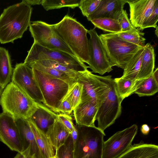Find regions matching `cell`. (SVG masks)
Segmentation results:
<instances>
[{
	"label": "cell",
	"instance_id": "4316f807",
	"mask_svg": "<svg viewBox=\"0 0 158 158\" xmlns=\"http://www.w3.org/2000/svg\"><path fill=\"white\" fill-rule=\"evenodd\" d=\"M90 21L95 28H97L110 33H116L121 31L119 21L109 18H99L91 20Z\"/></svg>",
	"mask_w": 158,
	"mask_h": 158
},
{
	"label": "cell",
	"instance_id": "d4e9b609",
	"mask_svg": "<svg viewBox=\"0 0 158 158\" xmlns=\"http://www.w3.org/2000/svg\"><path fill=\"white\" fill-rule=\"evenodd\" d=\"M13 72L8 51L0 47V84L4 88L10 82Z\"/></svg>",
	"mask_w": 158,
	"mask_h": 158
},
{
	"label": "cell",
	"instance_id": "f1b7e54d",
	"mask_svg": "<svg viewBox=\"0 0 158 158\" xmlns=\"http://www.w3.org/2000/svg\"><path fill=\"white\" fill-rule=\"evenodd\" d=\"M80 0H44L41 5L47 11L64 7L74 9L78 7Z\"/></svg>",
	"mask_w": 158,
	"mask_h": 158
},
{
	"label": "cell",
	"instance_id": "cb8c5ba5",
	"mask_svg": "<svg viewBox=\"0 0 158 158\" xmlns=\"http://www.w3.org/2000/svg\"><path fill=\"white\" fill-rule=\"evenodd\" d=\"M144 79L134 81L122 77L114 79L117 91L122 100L135 93Z\"/></svg>",
	"mask_w": 158,
	"mask_h": 158
},
{
	"label": "cell",
	"instance_id": "8992f818",
	"mask_svg": "<svg viewBox=\"0 0 158 158\" xmlns=\"http://www.w3.org/2000/svg\"><path fill=\"white\" fill-rule=\"evenodd\" d=\"M99 36L112 67L124 69L128 61L143 46L125 41L117 33L101 34Z\"/></svg>",
	"mask_w": 158,
	"mask_h": 158
},
{
	"label": "cell",
	"instance_id": "7c38bea8",
	"mask_svg": "<svg viewBox=\"0 0 158 158\" xmlns=\"http://www.w3.org/2000/svg\"><path fill=\"white\" fill-rule=\"evenodd\" d=\"M89 60L88 67L92 72L103 75L113 70L99 35L95 28L88 30Z\"/></svg>",
	"mask_w": 158,
	"mask_h": 158
},
{
	"label": "cell",
	"instance_id": "4fadbf2b",
	"mask_svg": "<svg viewBox=\"0 0 158 158\" xmlns=\"http://www.w3.org/2000/svg\"><path fill=\"white\" fill-rule=\"evenodd\" d=\"M11 80L34 101L43 104L44 98L34 78L32 68L24 63L17 64Z\"/></svg>",
	"mask_w": 158,
	"mask_h": 158
},
{
	"label": "cell",
	"instance_id": "484cf974",
	"mask_svg": "<svg viewBox=\"0 0 158 158\" xmlns=\"http://www.w3.org/2000/svg\"><path fill=\"white\" fill-rule=\"evenodd\" d=\"M143 50V46L128 61L123 69L122 77L134 81L137 80Z\"/></svg>",
	"mask_w": 158,
	"mask_h": 158
},
{
	"label": "cell",
	"instance_id": "3957f363",
	"mask_svg": "<svg viewBox=\"0 0 158 158\" xmlns=\"http://www.w3.org/2000/svg\"><path fill=\"white\" fill-rule=\"evenodd\" d=\"M0 105L3 112L15 119H28L36 107V102L11 81L4 89L0 96Z\"/></svg>",
	"mask_w": 158,
	"mask_h": 158
},
{
	"label": "cell",
	"instance_id": "ac0fdd59",
	"mask_svg": "<svg viewBox=\"0 0 158 158\" xmlns=\"http://www.w3.org/2000/svg\"><path fill=\"white\" fill-rule=\"evenodd\" d=\"M15 120L20 134L23 151L29 147L31 158H45L37 145L28 120Z\"/></svg>",
	"mask_w": 158,
	"mask_h": 158
},
{
	"label": "cell",
	"instance_id": "44dd1931",
	"mask_svg": "<svg viewBox=\"0 0 158 158\" xmlns=\"http://www.w3.org/2000/svg\"><path fill=\"white\" fill-rule=\"evenodd\" d=\"M45 133L55 152L64 144L70 135L57 118L48 127Z\"/></svg>",
	"mask_w": 158,
	"mask_h": 158
},
{
	"label": "cell",
	"instance_id": "ab89813d",
	"mask_svg": "<svg viewBox=\"0 0 158 158\" xmlns=\"http://www.w3.org/2000/svg\"><path fill=\"white\" fill-rule=\"evenodd\" d=\"M14 158H31L29 147L21 152H18Z\"/></svg>",
	"mask_w": 158,
	"mask_h": 158
},
{
	"label": "cell",
	"instance_id": "ba28073f",
	"mask_svg": "<svg viewBox=\"0 0 158 158\" xmlns=\"http://www.w3.org/2000/svg\"><path fill=\"white\" fill-rule=\"evenodd\" d=\"M109 89L106 98L98 104L96 120L98 127L103 131L114 124L120 116L122 101L117 91L114 79L108 75Z\"/></svg>",
	"mask_w": 158,
	"mask_h": 158
},
{
	"label": "cell",
	"instance_id": "52a82bcc",
	"mask_svg": "<svg viewBox=\"0 0 158 158\" xmlns=\"http://www.w3.org/2000/svg\"><path fill=\"white\" fill-rule=\"evenodd\" d=\"M48 60L66 65L78 72L88 69V66L76 57L65 52L44 48L34 42L24 63L29 66L38 61Z\"/></svg>",
	"mask_w": 158,
	"mask_h": 158
},
{
	"label": "cell",
	"instance_id": "74e56055",
	"mask_svg": "<svg viewBox=\"0 0 158 158\" xmlns=\"http://www.w3.org/2000/svg\"><path fill=\"white\" fill-rule=\"evenodd\" d=\"M158 19V0H157L152 12L149 16L146 25V28L149 27L156 28L157 26Z\"/></svg>",
	"mask_w": 158,
	"mask_h": 158
},
{
	"label": "cell",
	"instance_id": "ee69618b",
	"mask_svg": "<svg viewBox=\"0 0 158 158\" xmlns=\"http://www.w3.org/2000/svg\"><path fill=\"white\" fill-rule=\"evenodd\" d=\"M152 76L156 82L158 83V68H156L154 71L152 73Z\"/></svg>",
	"mask_w": 158,
	"mask_h": 158
},
{
	"label": "cell",
	"instance_id": "5b68a950",
	"mask_svg": "<svg viewBox=\"0 0 158 158\" xmlns=\"http://www.w3.org/2000/svg\"><path fill=\"white\" fill-rule=\"evenodd\" d=\"M34 78L43 97V104L59 114L58 107L67 93L69 86L65 81L34 68H32Z\"/></svg>",
	"mask_w": 158,
	"mask_h": 158
},
{
	"label": "cell",
	"instance_id": "83f0119b",
	"mask_svg": "<svg viewBox=\"0 0 158 158\" xmlns=\"http://www.w3.org/2000/svg\"><path fill=\"white\" fill-rule=\"evenodd\" d=\"M158 91V83L154 79L152 74L144 78L135 93L139 97L154 95Z\"/></svg>",
	"mask_w": 158,
	"mask_h": 158
},
{
	"label": "cell",
	"instance_id": "b9f144b4",
	"mask_svg": "<svg viewBox=\"0 0 158 158\" xmlns=\"http://www.w3.org/2000/svg\"><path fill=\"white\" fill-rule=\"evenodd\" d=\"M70 135L72 139L73 146H74L76 142L78 136L76 126L73 131L71 133Z\"/></svg>",
	"mask_w": 158,
	"mask_h": 158
},
{
	"label": "cell",
	"instance_id": "8fae6325",
	"mask_svg": "<svg viewBox=\"0 0 158 158\" xmlns=\"http://www.w3.org/2000/svg\"><path fill=\"white\" fill-rule=\"evenodd\" d=\"M138 130V126L133 124L117 131L104 141L102 158L119 157L131 147Z\"/></svg>",
	"mask_w": 158,
	"mask_h": 158
},
{
	"label": "cell",
	"instance_id": "9c48e42d",
	"mask_svg": "<svg viewBox=\"0 0 158 158\" xmlns=\"http://www.w3.org/2000/svg\"><path fill=\"white\" fill-rule=\"evenodd\" d=\"M108 77L93 74L88 69L78 72L76 81L83 85L81 102L94 99L99 103L104 100L109 89Z\"/></svg>",
	"mask_w": 158,
	"mask_h": 158
},
{
	"label": "cell",
	"instance_id": "e575fe53",
	"mask_svg": "<svg viewBox=\"0 0 158 158\" xmlns=\"http://www.w3.org/2000/svg\"><path fill=\"white\" fill-rule=\"evenodd\" d=\"M101 0H81L78 7L84 16L87 18L96 9Z\"/></svg>",
	"mask_w": 158,
	"mask_h": 158
},
{
	"label": "cell",
	"instance_id": "d6a6232c",
	"mask_svg": "<svg viewBox=\"0 0 158 158\" xmlns=\"http://www.w3.org/2000/svg\"><path fill=\"white\" fill-rule=\"evenodd\" d=\"M82 89V84L76 81L69 87L65 95L69 98L73 110L81 102Z\"/></svg>",
	"mask_w": 158,
	"mask_h": 158
},
{
	"label": "cell",
	"instance_id": "60d3db41",
	"mask_svg": "<svg viewBox=\"0 0 158 158\" xmlns=\"http://www.w3.org/2000/svg\"><path fill=\"white\" fill-rule=\"evenodd\" d=\"M44 0H23L22 1L27 4L31 5H41Z\"/></svg>",
	"mask_w": 158,
	"mask_h": 158
},
{
	"label": "cell",
	"instance_id": "6da1fadb",
	"mask_svg": "<svg viewBox=\"0 0 158 158\" xmlns=\"http://www.w3.org/2000/svg\"><path fill=\"white\" fill-rule=\"evenodd\" d=\"M32 8L23 1L4 9L0 16V43L21 38L30 24Z\"/></svg>",
	"mask_w": 158,
	"mask_h": 158
},
{
	"label": "cell",
	"instance_id": "4dcf8cb0",
	"mask_svg": "<svg viewBox=\"0 0 158 158\" xmlns=\"http://www.w3.org/2000/svg\"><path fill=\"white\" fill-rule=\"evenodd\" d=\"M31 68H34L40 71L59 78L67 83L69 87L76 81L70 78L65 73L54 69L43 66L36 63H34L29 66Z\"/></svg>",
	"mask_w": 158,
	"mask_h": 158
},
{
	"label": "cell",
	"instance_id": "836d02e7",
	"mask_svg": "<svg viewBox=\"0 0 158 158\" xmlns=\"http://www.w3.org/2000/svg\"><path fill=\"white\" fill-rule=\"evenodd\" d=\"M57 158H73V146L70 135L65 142L55 152Z\"/></svg>",
	"mask_w": 158,
	"mask_h": 158
},
{
	"label": "cell",
	"instance_id": "1f68e13d",
	"mask_svg": "<svg viewBox=\"0 0 158 158\" xmlns=\"http://www.w3.org/2000/svg\"><path fill=\"white\" fill-rule=\"evenodd\" d=\"M116 33L120 38L125 41L141 46L145 45L146 39L143 37L144 33L141 32L138 28Z\"/></svg>",
	"mask_w": 158,
	"mask_h": 158
},
{
	"label": "cell",
	"instance_id": "7a4b0ae2",
	"mask_svg": "<svg viewBox=\"0 0 158 158\" xmlns=\"http://www.w3.org/2000/svg\"><path fill=\"white\" fill-rule=\"evenodd\" d=\"M52 26L58 35L83 63L89 60L88 30L75 19L65 15L59 22Z\"/></svg>",
	"mask_w": 158,
	"mask_h": 158
},
{
	"label": "cell",
	"instance_id": "7dc6e473",
	"mask_svg": "<svg viewBox=\"0 0 158 158\" xmlns=\"http://www.w3.org/2000/svg\"><path fill=\"white\" fill-rule=\"evenodd\" d=\"M50 158H57V157L56 156V155H55L54 156H53L52 157Z\"/></svg>",
	"mask_w": 158,
	"mask_h": 158
},
{
	"label": "cell",
	"instance_id": "e0dca14e",
	"mask_svg": "<svg viewBox=\"0 0 158 158\" xmlns=\"http://www.w3.org/2000/svg\"><path fill=\"white\" fill-rule=\"evenodd\" d=\"M127 0H101L95 10L87 18L88 21L99 18L118 20Z\"/></svg>",
	"mask_w": 158,
	"mask_h": 158
},
{
	"label": "cell",
	"instance_id": "7402d4cb",
	"mask_svg": "<svg viewBox=\"0 0 158 158\" xmlns=\"http://www.w3.org/2000/svg\"><path fill=\"white\" fill-rule=\"evenodd\" d=\"M143 51L137 80H142L151 75L155 67V54L153 47L148 43L143 46Z\"/></svg>",
	"mask_w": 158,
	"mask_h": 158
},
{
	"label": "cell",
	"instance_id": "277c9868",
	"mask_svg": "<svg viewBox=\"0 0 158 158\" xmlns=\"http://www.w3.org/2000/svg\"><path fill=\"white\" fill-rule=\"evenodd\" d=\"M75 126L78 136L73 146V158H102L104 131L95 126Z\"/></svg>",
	"mask_w": 158,
	"mask_h": 158
},
{
	"label": "cell",
	"instance_id": "bcb514c9",
	"mask_svg": "<svg viewBox=\"0 0 158 158\" xmlns=\"http://www.w3.org/2000/svg\"><path fill=\"white\" fill-rule=\"evenodd\" d=\"M156 28V30L155 31V34L156 35L157 37H158V27L157 26Z\"/></svg>",
	"mask_w": 158,
	"mask_h": 158
},
{
	"label": "cell",
	"instance_id": "30bf717a",
	"mask_svg": "<svg viewBox=\"0 0 158 158\" xmlns=\"http://www.w3.org/2000/svg\"><path fill=\"white\" fill-rule=\"evenodd\" d=\"M31 22L29 31L34 42L44 48L61 50L76 56L54 30L52 24L40 21Z\"/></svg>",
	"mask_w": 158,
	"mask_h": 158
},
{
	"label": "cell",
	"instance_id": "d6986e66",
	"mask_svg": "<svg viewBox=\"0 0 158 158\" xmlns=\"http://www.w3.org/2000/svg\"><path fill=\"white\" fill-rule=\"evenodd\" d=\"M118 158H158V146L141 141L132 145Z\"/></svg>",
	"mask_w": 158,
	"mask_h": 158
},
{
	"label": "cell",
	"instance_id": "603a6c76",
	"mask_svg": "<svg viewBox=\"0 0 158 158\" xmlns=\"http://www.w3.org/2000/svg\"><path fill=\"white\" fill-rule=\"evenodd\" d=\"M36 143L45 158H50L55 155V151L48 138L45 132L39 127L30 119L27 120Z\"/></svg>",
	"mask_w": 158,
	"mask_h": 158
},
{
	"label": "cell",
	"instance_id": "5bb4252c",
	"mask_svg": "<svg viewBox=\"0 0 158 158\" xmlns=\"http://www.w3.org/2000/svg\"><path fill=\"white\" fill-rule=\"evenodd\" d=\"M0 140L11 150L23 151L20 134L15 118L8 114H0Z\"/></svg>",
	"mask_w": 158,
	"mask_h": 158
},
{
	"label": "cell",
	"instance_id": "9a60e30c",
	"mask_svg": "<svg viewBox=\"0 0 158 158\" xmlns=\"http://www.w3.org/2000/svg\"><path fill=\"white\" fill-rule=\"evenodd\" d=\"M157 0H127L130 7V20L140 31L146 28L148 19Z\"/></svg>",
	"mask_w": 158,
	"mask_h": 158
},
{
	"label": "cell",
	"instance_id": "f546056e",
	"mask_svg": "<svg viewBox=\"0 0 158 158\" xmlns=\"http://www.w3.org/2000/svg\"><path fill=\"white\" fill-rule=\"evenodd\" d=\"M34 63H36L43 66L51 68L63 72L70 78L75 79L76 81L77 80L78 72L59 62L50 60H45L38 61Z\"/></svg>",
	"mask_w": 158,
	"mask_h": 158
},
{
	"label": "cell",
	"instance_id": "7bdbcfd3",
	"mask_svg": "<svg viewBox=\"0 0 158 158\" xmlns=\"http://www.w3.org/2000/svg\"><path fill=\"white\" fill-rule=\"evenodd\" d=\"M149 127L147 124H143L141 127L140 130L142 133L145 135H148L150 131Z\"/></svg>",
	"mask_w": 158,
	"mask_h": 158
},
{
	"label": "cell",
	"instance_id": "f6af8a7d",
	"mask_svg": "<svg viewBox=\"0 0 158 158\" xmlns=\"http://www.w3.org/2000/svg\"><path fill=\"white\" fill-rule=\"evenodd\" d=\"M4 88L0 84V96H1L4 90Z\"/></svg>",
	"mask_w": 158,
	"mask_h": 158
},
{
	"label": "cell",
	"instance_id": "ffe728a7",
	"mask_svg": "<svg viewBox=\"0 0 158 158\" xmlns=\"http://www.w3.org/2000/svg\"><path fill=\"white\" fill-rule=\"evenodd\" d=\"M57 114L43 103L36 102V108L29 119L45 132L57 118Z\"/></svg>",
	"mask_w": 158,
	"mask_h": 158
},
{
	"label": "cell",
	"instance_id": "f35d334b",
	"mask_svg": "<svg viewBox=\"0 0 158 158\" xmlns=\"http://www.w3.org/2000/svg\"><path fill=\"white\" fill-rule=\"evenodd\" d=\"M58 110L60 113L68 115L70 114L73 111L71 102L69 98L65 95L60 103Z\"/></svg>",
	"mask_w": 158,
	"mask_h": 158
},
{
	"label": "cell",
	"instance_id": "2e32d148",
	"mask_svg": "<svg viewBox=\"0 0 158 158\" xmlns=\"http://www.w3.org/2000/svg\"><path fill=\"white\" fill-rule=\"evenodd\" d=\"M99 102L91 99L81 102L73 110L76 124L88 127L95 126Z\"/></svg>",
	"mask_w": 158,
	"mask_h": 158
},
{
	"label": "cell",
	"instance_id": "d590c367",
	"mask_svg": "<svg viewBox=\"0 0 158 158\" xmlns=\"http://www.w3.org/2000/svg\"><path fill=\"white\" fill-rule=\"evenodd\" d=\"M118 20L121 27V32L131 31L136 28L131 24L125 10H123Z\"/></svg>",
	"mask_w": 158,
	"mask_h": 158
},
{
	"label": "cell",
	"instance_id": "8d00e7d4",
	"mask_svg": "<svg viewBox=\"0 0 158 158\" xmlns=\"http://www.w3.org/2000/svg\"><path fill=\"white\" fill-rule=\"evenodd\" d=\"M57 119L70 134L75 127L72 117L69 115L60 113L57 114Z\"/></svg>",
	"mask_w": 158,
	"mask_h": 158
}]
</instances>
